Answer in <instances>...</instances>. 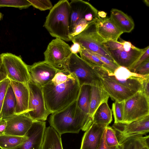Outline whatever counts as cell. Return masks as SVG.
<instances>
[{
  "label": "cell",
  "mask_w": 149,
  "mask_h": 149,
  "mask_svg": "<svg viewBox=\"0 0 149 149\" xmlns=\"http://www.w3.org/2000/svg\"><path fill=\"white\" fill-rule=\"evenodd\" d=\"M42 88L46 108L52 114L77 100L81 86L76 76L64 69L58 70L53 79Z\"/></svg>",
  "instance_id": "6da1fadb"
},
{
  "label": "cell",
  "mask_w": 149,
  "mask_h": 149,
  "mask_svg": "<svg viewBox=\"0 0 149 149\" xmlns=\"http://www.w3.org/2000/svg\"><path fill=\"white\" fill-rule=\"evenodd\" d=\"M50 126L61 136L68 133H78L86 131L91 126L93 118L86 114L77 106V100L62 109L51 114Z\"/></svg>",
  "instance_id": "7a4b0ae2"
},
{
  "label": "cell",
  "mask_w": 149,
  "mask_h": 149,
  "mask_svg": "<svg viewBox=\"0 0 149 149\" xmlns=\"http://www.w3.org/2000/svg\"><path fill=\"white\" fill-rule=\"evenodd\" d=\"M71 8L69 1L60 0L50 10L44 26L50 35L66 41H72L70 36Z\"/></svg>",
  "instance_id": "3957f363"
},
{
  "label": "cell",
  "mask_w": 149,
  "mask_h": 149,
  "mask_svg": "<svg viewBox=\"0 0 149 149\" xmlns=\"http://www.w3.org/2000/svg\"><path fill=\"white\" fill-rule=\"evenodd\" d=\"M71 8L70 35L74 37L88 26L99 19L98 10L89 2L82 0H72Z\"/></svg>",
  "instance_id": "277c9868"
},
{
  "label": "cell",
  "mask_w": 149,
  "mask_h": 149,
  "mask_svg": "<svg viewBox=\"0 0 149 149\" xmlns=\"http://www.w3.org/2000/svg\"><path fill=\"white\" fill-rule=\"evenodd\" d=\"M116 41H105L103 44L114 62L119 66L129 68L141 56L145 48H138L120 37Z\"/></svg>",
  "instance_id": "5b68a950"
},
{
  "label": "cell",
  "mask_w": 149,
  "mask_h": 149,
  "mask_svg": "<svg viewBox=\"0 0 149 149\" xmlns=\"http://www.w3.org/2000/svg\"><path fill=\"white\" fill-rule=\"evenodd\" d=\"M64 69L76 76L81 86L84 84L102 86L97 73L77 54H71Z\"/></svg>",
  "instance_id": "8992f818"
},
{
  "label": "cell",
  "mask_w": 149,
  "mask_h": 149,
  "mask_svg": "<svg viewBox=\"0 0 149 149\" xmlns=\"http://www.w3.org/2000/svg\"><path fill=\"white\" fill-rule=\"evenodd\" d=\"M0 58L2 68L10 81L27 84L31 80L27 65L20 56L10 53H2Z\"/></svg>",
  "instance_id": "52a82bcc"
},
{
  "label": "cell",
  "mask_w": 149,
  "mask_h": 149,
  "mask_svg": "<svg viewBox=\"0 0 149 149\" xmlns=\"http://www.w3.org/2000/svg\"><path fill=\"white\" fill-rule=\"evenodd\" d=\"M95 23L88 26L81 33L73 38L72 41L78 43L83 48L115 62L103 44L105 41L97 32Z\"/></svg>",
  "instance_id": "ba28073f"
},
{
  "label": "cell",
  "mask_w": 149,
  "mask_h": 149,
  "mask_svg": "<svg viewBox=\"0 0 149 149\" xmlns=\"http://www.w3.org/2000/svg\"><path fill=\"white\" fill-rule=\"evenodd\" d=\"M92 67L97 73L106 76L116 82L137 92H142V81L148 75H142L132 72L127 68L122 66L119 67L113 73L103 68Z\"/></svg>",
  "instance_id": "9c48e42d"
},
{
  "label": "cell",
  "mask_w": 149,
  "mask_h": 149,
  "mask_svg": "<svg viewBox=\"0 0 149 149\" xmlns=\"http://www.w3.org/2000/svg\"><path fill=\"white\" fill-rule=\"evenodd\" d=\"M149 116V98L141 91L124 101L123 123H129Z\"/></svg>",
  "instance_id": "30bf717a"
},
{
  "label": "cell",
  "mask_w": 149,
  "mask_h": 149,
  "mask_svg": "<svg viewBox=\"0 0 149 149\" xmlns=\"http://www.w3.org/2000/svg\"><path fill=\"white\" fill-rule=\"evenodd\" d=\"M71 54L69 45L62 39L56 38L49 43L44 52V61L58 70H62L65 68Z\"/></svg>",
  "instance_id": "8fae6325"
},
{
  "label": "cell",
  "mask_w": 149,
  "mask_h": 149,
  "mask_svg": "<svg viewBox=\"0 0 149 149\" xmlns=\"http://www.w3.org/2000/svg\"><path fill=\"white\" fill-rule=\"evenodd\" d=\"M28 85L29 97L27 113L35 120L45 121L50 113L46 108L42 88L31 80Z\"/></svg>",
  "instance_id": "7c38bea8"
},
{
  "label": "cell",
  "mask_w": 149,
  "mask_h": 149,
  "mask_svg": "<svg viewBox=\"0 0 149 149\" xmlns=\"http://www.w3.org/2000/svg\"><path fill=\"white\" fill-rule=\"evenodd\" d=\"M113 128L120 144L126 138L134 135L146 134L149 132V116L129 123H114Z\"/></svg>",
  "instance_id": "4fadbf2b"
},
{
  "label": "cell",
  "mask_w": 149,
  "mask_h": 149,
  "mask_svg": "<svg viewBox=\"0 0 149 149\" xmlns=\"http://www.w3.org/2000/svg\"><path fill=\"white\" fill-rule=\"evenodd\" d=\"M27 67L31 80L42 88L53 79L58 70L44 61Z\"/></svg>",
  "instance_id": "5bb4252c"
},
{
  "label": "cell",
  "mask_w": 149,
  "mask_h": 149,
  "mask_svg": "<svg viewBox=\"0 0 149 149\" xmlns=\"http://www.w3.org/2000/svg\"><path fill=\"white\" fill-rule=\"evenodd\" d=\"M97 74L100 77L102 87L115 101H124L137 92L116 82L106 76Z\"/></svg>",
  "instance_id": "9a60e30c"
},
{
  "label": "cell",
  "mask_w": 149,
  "mask_h": 149,
  "mask_svg": "<svg viewBox=\"0 0 149 149\" xmlns=\"http://www.w3.org/2000/svg\"><path fill=\"white\" fill-rule=\"evenodd\" d=\"M4 119L7 123L4 134L19 136L25 135L35 120L27 113L15 114Z\"/></svg>",
  "instance_id": "2e32d148"
},
{
  "label": "cell",
  "mask_w": 149,
  "mask_h": 149,
  "mask_svg": "<svg viewBox=\"0 0 149 149\" xmlns=\"http://www.w3.org/2000/svg\"><path fill=\"white\" fill-rule=\"evenodd\" d=\"M46 122L34 120L25 135L27 139L22 143L11 149H41Z\"/></svg>",
  "instance_id": "e0dca14e"
},
{
  "label": "cell",
  "mask_w": 149,
  "mask_h": 149,
  "mask_svg": "<svg viewBox=\"0 0 149 149\" xmlns=\"http://www.w3.org/2000/svg\"><path fill=\"white\" fill-rule=\"evenodd\" d=\"M107 126L93 123L83 135L80 149H97Z\"/></svg>",
  "instance_id": "ac0fdd59"
},
{
  "label": "cell",
  "mask_w": 149,
  "mask_h": 149,
  "mask_svg": "<svg viewBox=\"0 0 149 149\" xmlns=\"http://www.w3.org/2000/svg\"><path fill=\"white\" fill-rule=\"evenodd\" d=\"M95 25L97 32L105 41H117L123 33L110 17L100 18Z\"/></svg>",
  "instance_id": "d6986e66"
},
{
  "label": "cell",
  "mask_w": 149,
  "mask_h": 149,
  "mask_svg": "<svg viewBox=\"0 0 149 149\" xmlns=\"http://www.w3.org/2000/svg\"><path fill=\"white\" fill-rule=\"evenodd\" d=\"M10 85L13 90L17 101L15 115L27 113L28 112L29 97L28 83L24 84L10 81Z\"/></svg>",
  "instance_id": "ffe728a7"
},
{
  "label": "cell",
  "mask_w": 149,
  "mask_h": 149,
  "mask_svg": "<svg viewBox=\"0 0 149 149\" xmlns=\"http://www.w3.org/2000/svg\"><path fill=\"white\" fill-rule=\"evenodd\" d=\"M110 17L123 33H130L134 28V22L132 18L120 10L112 9Z\"/></svg>",
  "instance_id": "44dd1931"
},
{
  "label": "cell",
  "mask_w": 149,
  "mask_h": 149,
  "mask_svg": "<svg viewBox=\"0 0 149 149\" xmlns=\"http://www.w3.org/2000/svg\"><path fill=\"white\" fill-rule=\"evenodd\" d=\"M109 96L101 85L91 86L89 115L93 118L96 110L102 103L107 102Z\"/></svg>",
  "instance_id": "7402d4cb"
},
{
  "label": "cell",
  "mask_w": 149,
  "mask_h": 149,
  "mask_svg": "<svg viewBox=\"0 0 149 149\" xmlns=\"http://www.w3.org/2000/svg\"><path fill=\"white\" fill-rule=\"evenodd\" d=\"M41 149H63L61 136L50 126L46 127Z\"/></svg>",
  "instance_id": "603a6c76"
},
{
  "label": "cell",
  "mask_w": 149,
  "mask_h": 149,
  "mask_svg": "<svg viewBox=\"0 0 149 149\" xmlns=\"http://www.w3.org/2000/svg\"><path fill=\"white\" fill-rule=\"evenodd\" d=\"M17 101L10 84L7 90L0 115V119L5 118L15 115Z\"/></svg>",
  "instance_id": "cb8c5ba5"
},
{
  "label": "cell",
  "mask_w": 149,
  "mask_h": 149,
  "mask_svg": "<svg viewBox=\"0 0 149 149\" xmlns=\"http://www.w3.org/2000/svg\"><path fill=\"white\" fill-rule=\"evenodd\" d=\"M93 123L108 126L112 120V113L107 102L102 103L98 107L93 117Z\"/></svg>",
  "instance_id": "d4e9b609"
},
{
  "label": "cell",
  "mask_w": 149,
  "mask_h": 149,
  "mask_svg": "<svg viewBox=\"0 0 149 149\" xmlns=\"http://www.w3.org/2000/svg\"><path fill=\"white\" fill-rule=\"evenodd\" d=\"M149 136L138 134L129 137L120 144L122 149H141L144 146H149Z\"/></svg>",
  "instance_id": "484cf974"
},
{
  "label": "cell",
  "mask_w": 149,
  "mask_h": 149,
  "mask_svg": "<svg viewBox=\"0 0 149 149\" xmlns=\"http://www.w3.org/2000/svg\"><path fill=\"white\" fill-rule=\"evenodd\" d=\"M91 88V86L89 85L84 84L81 86L77 100V107L89 116Z\"/></svg>",
  "instance_id": "4316f807"
},
{
  "label": "cell",
  "mask_w": 149,
  "mask_h": 149,
  "mask_svg": "<svg viewBox=\"0 0 149 149\" xmlns=\"http://www.w3.org/2000/svg\"><path fill=\"white\" fill-rule=\"evenodd\" d=\"M27 138L25 135L19 136L4 134L0 135V148L11 149L22 143Z\"/></svg>",
  "instance_id": "83f0119b"
},
{
  "label": "cell",
  "mask_w": 149,
  "mask_h": 149,
  "mask_svg": "<svg viewBox=\"0 0 149 149\" xmlns=\"http://www.w3.org/2000/svg\"><path fill=\"white\" fill-rule=\"evenodd\" d=\"M79 53L81 58L91 66L104 68V64L98 58L91 53L88 49L81 46Z\"/></svg>",
  "instance_id": "f1b7e54d"
},
{
  "label": "cell",
  "mask_w": 149,
  "mask_h": 149,
  "mask_svg": "<svg viewBox=\"0 0 149 149\" xmlns=\"http://www.w3.org/2000/svg\"><path fill=\"white\" fill-rule=\"evenodd\" d=\"M124 101H115L112 104L111 110L114 119V123H123Z\"/></svg>",
  "instance_id": "f546056e"
},
{
  "label": "cell",
  "mask_w": 149,
  "mask_h": 149,
  "mask_svg": "<svg viewBox=\"0 0 149 149\" xmlns=\"http://www.w3.org/2000/svg\"><path fill=\"white\" fill-rule=\"evenodd\" d=\"M31 6L28 0H0V7H10L21 9L27 8Z\"/></svg>",
  "instance_id": "4dcf8cb0"
},
{
  "label": "cell",
  "mask_w": 149,
  "mask_h": 149,
  "mask_svg": "<svg viewBox=\"0 0 149 149\" xmlns=\"http://www.w3.org/2000/svg\"><path fill=\"white\" fill-rule=\"evenodd\" d=\"M105 139L106 144L109 147L120 144L117 138L115 130L109 125L106 128Z\"/></svg>",
  "instance_id": "1f68e13d"
},
{
  "label": "cell",
  "mask_w": 149,
  "mask_h": 149,
  "mask_svg": "<svg viewBox=\"0 0 149 149\" xmlns=\"http://www.w3.org/2000/svg\"><path fill=\"white\" fill-rule=\"evenodd\" d=\"M88 51L102 61L105 65L104 69L110 72L113 73L115 70L119 67L116 63L111 61L105 57L89 50Z\"/></svg>",
  "instance_id": "d6a6232c"
},
{
  "label": "cell",
  "mask_w": 149,
  "mask_h": 149,
  "mask_svg": "<svg viewBox=\"0 0 149 149\" xmlns=\"http://www.w3.org/2000/svg\"><path fill=\"white\" fill-rule=\"evenodd\" d=\"M31 6L41 11L51 10L53 7L51 1L49 0H28Z\"/></svg>",
  "instance_id": "836d02e7"
},
{
  "label": "cell",
  "mask_w": 149,
  "mask_h": 149,
  "mask_svg": "<svg viewBox=\"0 0 149 149\" xmlns=\"http://www.w3.org/2000/svg\"><path fill=\"white\" fill-rule=\"evenodd\" d=\"M10 84V81L7 78L0 83V115L7 90Z\"/></svg>",
  "instance_id": "e575fe53"
},
{
  "label": "cell",
  "mask_w": 149,
  "mask_h": 149,
  "mask_svg": "<svg viewBox=\"0 0 149 149\" xmlns=\"http://www.w3.org/2000/svg\"><path fill=\"white\" fill-rule=\"evenodd\" d=\"M149 59V46L145 48V50L141 56L128 69L131 72H134L136 69L143 62Z\"/></svg>",
  "instance_id": "d590c367"
},
{
  "label": "cell",
  "mask_w": 149,
  "mask_h": 149,
  "mask_svg": "<svg viewBox=\"0 0 149 149\" xmlns=\"http://www.w3.org/2000/svg\"><path fill=\"white\" fill-rule=\"evenodd\" d=\"M134 73L144 76L149 75V59L145 61L139 66Z\"/></svg>",
  "instance_id": "8d00e7d4"
},
{
  "label": "cell",
  "mask_w": 149,
  "mask_h": 149,
  "mask_svg": "<svg viewBox=\"0 0 149 149\" xmlns=\"http://www.w3.org/2000/svg\"><path fill=\"white\" fill-rule=\"evenodd\" d=\"M142 92L149 98V75L147 76L143 80L142 83Z\"/></svg>",
  "instance_id": "74e56055"
},
{
  "label": "cell",
  "mask_w": 149,
  "mask_h": 149,
  "mask_svg": "<svg viewBox=\"0 0 149 149\" xmlns=\"http://www.w3.org/2000/svg\"><path fill=\"white\" fill-rule=\"evenodd\" d=\"M72 45L70 47V50L72 53L77 54L79 53L81 48V45L78 43L74 41H72Z\"/></svg>",
  "instance_id": "f35d334b"
},
{
  "label": "cell",
  "mask_w": 149,
  "mask_h": 149,
  "mask_svg": "<svg viewBox=\"0 0 149 149\" xmlns=\"http://www.w3.org/2000/svg\"><path fill=\"white\" fill-rule=\"evenodd\" d=\"M6 124V121L4 118L0 119V135L4 134Z\"/></svg>",
  "instance_id": "ab89813d"
},
{
  "label": "cell",
  "mask_w": 149,
  "mask_h": 149,
  "mask_svg": "<svg viewBox=\"0 0 149 149\" xmlns=\"http://www.w3.org/2000/svg\"><path fill=\"white\" fill-rule=\"evenodd\" d=\"M105 132L106 129L103 134L100 143L97 149H108L109 147L106 145L105 141Z\"/></svg>",
  "instance_id": "60d3db41"
},
{
  "label": "cell",
  "mask_w": 149,
  "mask_h": 149,
  "mask_svg": "<svg viewBox=\"0 0 149 149\" xmlns=\"http://www.w3.org/2000/svg\"><path fill=\"white\" fill-rule=\"evenodd\" d=\"M7 78V75L2 67L0 58V83Z\"/></svg>",
  "instance_id": "b9f144b4"
},
{
  "label": "cell",
  "mask_w": 149,
  "mask_h": 149,
  "mask_svg": "<svg viewBox=\"0 0 149 149\" xmlns=\"http://www.w3.org/2000/svg\"><path fill=\"white\" fill-rule=\"evenodd\" d=\"M98 14L100 18H104L106 17L107 13L104 11H98Z\"/></svg>",
  "instance_id": "7bdbcfd3"
},
{
  "label": "cell",
  "mask_w": 149,
  "mask_h": 149,
  "mask_svg": "<svg viewBox=\"0 0 149 149\" xmlns=\"http://www.w3.org/2000/svg\"><path fill=\"white\" fill-rule=\"evenodd\" d=\"M108 149H122V146L121 144L118 145L109 147Z\"/></svg>",
  "instance_id": "ee69618b"
},
{
  "label": "cell",
  "mask_w": 149,
  "mask_h": 149,
  "mask_svg": "<svg viewBox=\"0 0 149 149\" xmlns=\"http://www.w3.org/2000/svg\"><path fill=\"white\" fill-rule=\"evenodd\" d=\"M143 1L145 3L146 5H147V6H149V2L148 0H144Z\"/></svg>",
  "instance_id": "f6af8a7d"
},
{
  "label": "cell",
  "mask_w": 149,
  "mask_h": 149,
  "mask_svg": "<svg viewBox=\"0 0 149 149\" xmlns=\"http://www.w3.org/2000/svg\"><path fill=\"white\" fill-rule=\"evenodd\" d=\"M141 149H149V147L145 146L142 148Z\"/></svg>",
  "instance_id": "bcb514c9"
},
{
  "label": "cell",
  "mask_w": 149,
  "mask_h": 149,
  "mask_svg": "<svg viewBox=\"0 0 149 149\" xmlns=\"http://www.w3.org/2000/svg\"><path fill=\"white\" fill-rule=\"evenodd\" d=\"M3 15L0 12V20H1L3 18Z\"/></svg>",
  "instance_id": "7dc6e473"
}]
</instances>
